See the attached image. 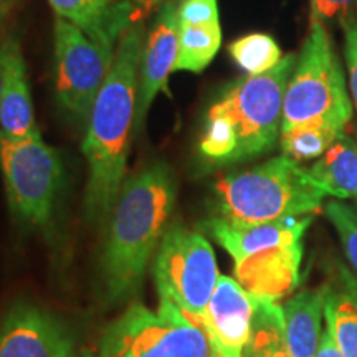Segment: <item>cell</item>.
I'll return each instance as SVG.
<instances>
[{
  "label": "cell",
  "mask_w": 357,
  "mask_h": 357,
  "mask_svg": "<svg viewBox=\"0 0 357 357\" xmlns=\"http://www.w3.org/2000/svg\"><path fill=\"white\" fill-rule=\"evenodd\" d=\"M310 174L333 197H357V142L342 134L316 160Z\"/></svg>",
  "instance_id": "e0dca14e"
},
{
  "label": "cell",
  "mask_w": 357,
  "mask_h": 357,
  "mask_svg": "<svg viewBox=\"0 0 357 357\" xmlns=\"http://www.w3.org/2000/svg\"><path fill=\"white\" fill-rule=\"evenodd\" d=\"M0 172L13 217L32 229H50L63 181L58 151L40 132L29 139H10L0 132Z\"/></svg>",
  "instance_id": "ba28073f"
},
{
  "label": "cell",
  "mask_w": 357,
  "mask_h": 357,
  "mask_svg": "<svg viewBox=\"0 0 357 357\" xmlns=\"http://www.w3.org/2000/svg\"><path fill=\"white\" fill-rule=\"evenodd\" d=\"M98 357H212L207 334L167 303L132 305L105 328Z\"/></svg>",
  "instance_id": "9c48e42d"
},
{
  "label": "cell",
  "mask_w": 357,
  "mask_h": 357,
  "mask_svg": "<svg viewBox=\"0 0 357 357\" xmlns=\"http://www.w3.org/2000/svg\"><path fill=\"white\" fill-rule=\"evenodd\" d=\"M178 55V2L169 0L155 15L149 33L146 35L139 68L137 108L134 134H139L151 105L160 91H166Z\"/></svg>",
  "instance_id": "7c38bea8"
},
{
  "label": "cell",
  "mask_w": 357,
  "mask_h": 357,
  "mask_svg": "<svg viewBox=\"0 0 357 357\" xmlns=\"http://www.w3.org/2000/svg\"><path fill=\"white\" fill-rule=\"evenodd\" d=\"M0 357H77L73 333L52 311L17 303L0 316Z\"/></svg>",
  "instance_id": "8fae6325"
},
{
  "label": "cell",
  "mask_w": 357,
  "mask_h": 357,
  "mask_svg": "<svg viewBox=\"0 0 357 357\" xmlns=\"http://www.w3.org/2000/svg\"><path fill=\"white\" fill-rule=\"evenodd\" d=\"M0 132L10 139H29L40 132L35 123L25 60L19 42L13 38L0 98Z\"/></svg>",
  "instance_id": "5bb4252c"
},
{
  "label": "cell",
  "mask_w": 357,
  "mask_h": 357,
  "mask_svg": "<svg viewBox=\"0 0 357 357\" xmlns=\"http://www.w3.org/2000/svg\"><path fill=\"white\" fill-rule=\"evenodd\" d=\"M311 215L265 223H230L212 217L202 223L235 263L236 281L250 296L278 303L300 283L303 236Z\"/></svg>",
  "instance_id": "3957f363"
},
{
  "label": "cell",
  "mask_w": 357,
  "mask_h": 357,
  "mask_svg": "<svg viewBox=\"0 0 357 357\" xmlns=\"http://www.w3.org/2000/svg\"><path fill=\"white\" fill-rule=\"evenodd\" d=\"M298 56L287 55L275 68L231 83L212 108L229 118L236 134L235 162L271 151L281 134L287 88Z\"/></svg>",
  "instance_id": "8992f818"
},
{
  "label": "cell",
  "mask_w": 357,
  "mask_h": 357,
  "mask_svg": "<svg viewBox=\"0 0 357 357\" xmlns=\"http://www.w3.org/2000/svg\"><path fill=\"white\" fill-rule=\"evenodd\" d=\"M55 91L58 105L78 121L89 118L93 105L114 61V40L93 38L79 26L56 17Z\"/></svg>",
  "instance_id": "30bf717a"
},
{
  "label": "cell",
  "mask_w": 357,
  "mask_h": 357,
  "mask_svg": "<svg viewBox=\"0 0 357 357\" xmlns=\"http://www.w3.org/2000/svg\"><path fill=\"white\" fill-rule=\"evenodd\" d=\"M218 19L217 0H181L178 2V24L197 25L215 24Z\"/></svg>",
  "instance_id": "cb8c5ba5"
},
{
  "label": "cell",
  "mask_w": 357,
  "mask_h": 357,
  "mask_svg": "<svg viewBox=\"0 0 357 357\" xmlns=\"http://www.w3.org/2000/svg\"><path fill=\"white\" fill-rule=\"evenodd\" d=\"M116 2H119L126 8L132 24H139L146 15H149V12H153L160 3L164 6L169 0H116Z\"/></svg>",
  "instance_id": "4316f807"
},
{
  "label": "cell",
  "mask_w": 357,
  "mask_h": 357,
  "mask_svg": "<svg viewBox=\"0 0 357 357\" xmlns=\"http://www.w3.org/2000/svg\"><path fill=\"white\" fill-rule=\"evenodd\" d=\"M144 42L142 22L119 35L113 66L89 113L82 149L88 162L84 215L91 225L106 227L126 181Z\"/></svg>",
  "instance_id": "6da1fadb"
},
{
  "label": "cell",
  "mask_w": 357,
  "mask_h": 357,
  "mask_svg": "<svg viewBox=\"0 0 357 357\" xmlns=\"http://www.w3.org/2000/svg\"><path fill=\"white\" fill-rule=\"evenodd\" d=\"M314 357H342L341 351H339V347L336 344V341H334L333 333L329 331L328 326H324L318 352H316Z\"/></svg>",
  "instance_id": "83f0119b"
},
{
  "label": "cell",
  "mask_w": 357,
  "mask_h": 357,
  "mask_svg": "<svg viewBox=\"0 0 357 357\" xmlns=\"http://www.w3.org/2000/svg\"><path fill=\"white\" fill-rule=\"evenodd\" d=\"M220 45V22L197 25L178 24V55L174 71L200 73L212 63Z\"/></svg>",
  "instance_id": "ffe728a7"
},
{
  "label": "cell",
  "mask_w": 357,
  "mask_h": 357,
  "mask_svg": "<svg viewBox=\"0 0 357 357\" xmlns=\"http://www.w3.org/2000/svg\"><path fill=\"white\" fill-rule=\"evenodd\" d=\"M229 53L240 68L248 75H261L281 61V48L266 33H250L229 45Z\"/></svg>",
  "instance_id": "7402d4cb"
},
{
  "label": "cell",
  "mask_w": 357,
  "mask_h": 357,
  "mask_svg": "<svg viewBox=\"0 0 357 357\" xmlns=\"http://www.w3.org/2000/svg\"><path fill=\"white\" fill-rule=\"evenodd\" d=\"M176 195V178L166 162L149 164L124 181L106 223L101 252V281L111 305L128 301L139 289L169 230Z\"/></svg>",
  "instance_id": "7a4b0ae2"
},
{
  "label": "cell",
  "mask_w": 357,
  "mask_h": 357,
  "mask_svg": "<svg viewBox=\"0 0 357 357\" xmlns=\"http://www.w3.org/2000/svg\"><path fill=\"white\" fill-rule=\"evenodd\" d=\"M344 132L321 124H301L281 131L280 142L284 155L296 162L319 159Z\"/></svg>",
  "instance_id": "44dd1931"
},
{
  "label": "cell",
  "mask_w": 357,
  "mask_h": 357,
  "mask_svg": "<svg viewBox=\"0 0 357 357\" xmlns=\"http://www.w3.org/2000/svg\"><path fill=\"white\" fill-rule=\"evenodd\" d=\"M154 281L160 303H167L204 329L205 311L218 281L215 253L202 234L172 225L154 258Z\"/></svg>",
  "instance_id": "52a82bcc"
},
{
  "label": "cell",
  "mask_w": 357,
  "mask_h": 357,
  "mask_svg": "<svg viewBox=\"0 0 357 357\" xmlns=\"http://www.w3.org/2000/svg\"><path fill=\"white\" fill-rule=\"evenodd\" d=\"M17 0H0V32H2V26L6 24L7 17L10 15V12L15 7Z\"/></svg>",
  "instance_id": "f546056e"
},
{
  "label": "cell",
  "mask_w": 357,
  "mask_h": 357,
  "mask_svg": "<svg viewBox=\"0 0 357 357\" xmlns=\"http://www.w3.org/2000/svg\"><path fill=\"white\" fill-rule=\"evenodd\" d=\"M10 45H12V38L0 43V98H2L3 83H6V71H7L8 53H10Z\"/></svg>",
  "instance_id": "f1b7e54d"
},
{
  "label": "cell",
  "mask_w": 357,
  "mask_h": 357,
  "mask_svg": "<svg viewBox=\"0 0 357 357\" xmlns=\"http://www.w3.org/2000/svg\"><path fill=\"white\" fill-rule=\"evenodd\" d=\"M326 215L336 229L347 261L357 275V211L339 200H331L326 205Z\"/></svg>",
  "instance_id": "603a6c76"
},
{
  "label": "cell",
  "mask_w": 357,
  "mask_h": 357,
  "mask_svg": "<svg viewBox=\"0 0 357 357\" xmlns=\"http://www.w3.org/2000/svg\"><path fill=\"white\" fill-rule=\"evenodd\" d=\"M342 30H344V56L349 71L351 95L357 109V15L349 12L342 17Z\"/></svg>",
  "instance_id": "d4e9b609"
},
{
  "label": "cell",
  "mask_w": 357,
  "mask_h": 357,
  "mask_svg": "<svg viewBox=\"0 0 357 357\" xmlns=\"http://www.w3.org/2000/svg\"><path fill=\"white\" fill-rule=\"evenodd\" d=\"M252 318L253 298L236 280L225 275L218 276L204 321L212 356L243 357Z\"/></svg>",
  "instance_id": "4fadbf2b"
},
{
  "label": "cell",
  "mask_w": 357,
  "mask_h": 357,
  "mask_svg": "<svg viewBox=\"0 0 357 357\" xmlns=\"http://www.w3.org/2000/svg\"><path fill=\"white\" fill-rule=\"evenodd\" d=\"M351 118L352 102L331 37L323 20L311 15L310 33L284 95L281 131L301 124H321L344 132Z\"/></svg>",
  "instance_id": "5b68a950"
},
{
  "label": "cell",
  "mask_w": 357,
  "mask_h": 357,
  "mask_svg": "<svg viewBox=\"0 0 357 357\" xmlns=\"http://www.w3.org/2000/svg\"><path fill=\"white\" fill-rule=\"evenodd\" d=\"M328 192L288 155H278L213 184V207L230 223H265L319 212Z\"/></svg>",
  "instance_id": "277c9868"
},
{
  "label": "cell",
  "mask_w": 357,
  "mask_h": 357,
  "mask_svg": "<svg viewBox=\"0 0 357 357\" xmlns=\"http://www.w3.org/2000/svg\"><path fill=\"white\" fill-rule=\"evenodd\" d=\"M243 357H289L283 307L278 303L253 298L252 329Z\"/></svg>",
  "instance_id": "ac0fdd59"
},
{
  "label": "cell",
  "mask_w": 357,
  "mask_h": 357,
  "mask_svg": "<svg viewBox=\"0 0 357 357\" xmlns=\"http://www.w3.org/2000/svg\"><path fill=\"white\" fill-rule=\"evenodd\" d=\"M329 287L305 289L283 306L284 342L289 357H314L323 336L324 306Z\"/></svg>",
  "instance_id": "9a60e30c"
},
{
  "label": "cell",
  "mask_w": 357,
  "mask_h": 357,
  "mask_svg": "<svg viewBox=\"0 0 357 357\" xmlns=\"http://www.w3.org/2000/svg\"><path fill=\"white\" fill-rule=\"evenodd\" d=\"M77 357H96V356L93 354L91 351H82L79 354H77Z\"/></svg>",
  "instance_id": "4dcf8cb0"
},
{
  "label": "cell",
  "mask_w": 357,
  "mask_h": 357,
  "mask_svg": "<svg viewBox=\"0 0 357 357\" xmlns=\"http://www.w3.org/2000/svg\"><path fill=\"white\" fill-rule=\"evenodd\" d=\"M60 19L75 24L93 38H108L118 42L126 26L113 15L111 7L102 0H48Z\"/></svg>",
  "instance_id": "d6986e66"
},
{
  "label": "cell",
  "mask_w": 357,
  "mask_h": 357,
  "mask_svg": "<svg viewBox=\"0 0 357 357\" xmlns=\"http://www.w3.org/2000/svg\"><path fill=\"white\" fill-rule=\"evenodd\" d=\"M102 2H105L106 7H111V6H113V3L116 2V0H102Z\"/></svg>",
  "instance_id": "1f68e13d"
},
{
  "label": "cell",
  "mask_w": 357,
  "mask_h": 357,
  "mask_svg": "<svg viewBox=\"0 0 357 357\" xmlns=\"http://www.w3.org/2000/svg\"><path fill=\"white\" fill-rule=\"evenodd\" d=\"M324 323L333 333L342 357H357V280L346 268L329 287Z\"/></svg>",
  "instance_id": "2e32d148"
},
{
  "label": "cell",
  "mask_w": 357,
  "mask_h": 357,
  "mask_svg": "<svg viewBox=\"0 0 357 357\" xmlns=\"http://www.w3.org/2000/svg\"><path fill=\"white\" fill-rule=\"evenodd\" d=\"M212 357H217V356H212Z\"/></svg>",
  "instance_id": "d6a6232c"
},
{
  "label": "cell",
  "mask_w": 357,
  "mask_h": 357,
  "mask_svg": "<svg viewBox=\"0 0 357 357\" xmlns=\"http://www.w3.org/2000/svg\"><path fill=\"white\" fill-rule=\"evenodd\" d=\"M311 2V15L318 19H331L341 13L347 15L351 8L357 6V0H310Z\"/></svg>",
  "instance_id": "484cf974"
}]
</instances>
